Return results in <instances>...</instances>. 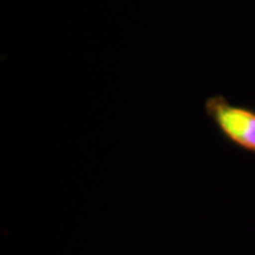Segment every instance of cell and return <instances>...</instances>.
Wrapping results in <instances>:
<instances>
[{"label": "cell", "mask_w": 255, "mask_h": 255, "mask_svg": "<svg viewBox=\"0 0 255 255\" xmlns=\"http://www.w3.org/2000/svg\"><path fill=\"white\" fill-rule=\"evenodd\" d=\"M204 111L228 143L255 155L254 108L231 104L223 95H213L204 102Z\"/></svg>", "instance_id": "6da1fadb"}]
</instances>
